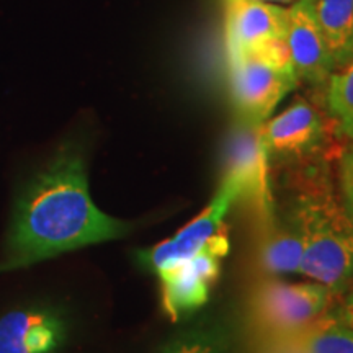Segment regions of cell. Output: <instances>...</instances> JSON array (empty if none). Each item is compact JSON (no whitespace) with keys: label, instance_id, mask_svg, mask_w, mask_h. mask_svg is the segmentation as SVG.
Wrapping results in <instances>:
<instances>
[{"label":"cell","instance_id":"cell-1","mask_svg":"<svg viewBox=\"0 0 353 353\" xmlns=\"http://www.w3.org/2000/svg\"><path fill=\"white\" fill-rule=\"evenodd\" d=\"M132 224L101 211L88 192L82 145L61 144L17 201L0 273L32 267L82 247L117 241Z\"/></svg>","mask_w":353,"mask_h":353},{"label":"cell","instance_id":"cell-2","mask_svg":"<svg viewBox=\"0 0 353 353\" xmlns=\"http://www.w3.org/2000/svg\"><path fill=\"white\" fill-rule=\"evenodd\" d=\"M281 174L286 192L281 218L303 244L299 275L341 298L353 288V219L334 187L329 162Z\"/></svg>","mask_w":353,"mask_h":353},{"label":"cell","instance_id":"cell-3","mask_svg":"<svg viewBox=\"0 0 353 353\" xmlns=\"http://www.w3.org/2000/svg\"><path fill=\"white\" fill-rule=\"evenodd\" d=\"M232 101L242 123L262 126L280 101L299 85L286 43L229 56Z\"/></svg>","mask_w":353,"mask_h":353},{"label":"cell","instance_id":"cell-4","mask_svg":"<svg viewBox=\"0 0 353 353\" xmlns=\"http://www.w3.org/2000/svg\"><path fill=\"white\" fill-rule=\"evenodd\" d=\"M332 128L314 103L303 97L294 99L283 112L259 128L268 167L283 172L329 162Z\"/></svg>","mask_w":353,"mask_h":353},{"label":"cell","instance_id":"cell-5","mask_svg":"<svg viewBox=\"0 0 353 353\" xmlns=\"http://www.w3.org/2000/svg\"><path fill=\"white\" fill-rule=\"evenodd\" d=\"M337 296L317 281H265L255 290L250 312L260 342L288 337L319 319Z\"/></svg>","mask_w":353,"mask_h":353},{"label":"cell","instance_id":"cell-6","mask_svg":"<svg viewBox=\"0 0 353 353\" xmlns=\"http://www.w3.org/2000/svg\"><path fill=\"white\" fill-rule=\"evenodd\" d=\"M245 190L247 183L244 175L241 172L229 169L208 206L167 241L138 250L136 254L138 263L145 270L157 275L183 260L192 259L218 234L219 229L223 228L224 218L231 211L237 198L245 193Z\"/></svg>","mask_w":353,"mask_h":353},{"label":"cell","instance_id":"cell-7","mask_svg":"<svg viewBox=\"0 0 353 353\" xmlns=\"http://www.w3.org/2000/svg\"><path fill=\"white\" fill-rule=\"evenodd\" d=\"M228 252L229 237L223 226L196 255L157 273L162 307L172 321L193 314L208 303L211 288L219 276L221 260Z\"/></svg>","mask_w":353,"mask_h":353},{"label":"cell","instance_id":"cell-8","mask_svg":"<svg viewBox=\"0 0 353 353\" xmlns=\"http://www.w3.org/2000/svg\"><path fill=\"white\" fill-rule=\"evenodd\" d=\"M285 43L299 82L324 87L335 65L317 23L314 0H296L291 6Z\"/></svg>","mask_w":353,"mask_h":353},{"label":"cell","instance_id":"cell-9","mask_svg":"<svg viewBox=\"0 0 353 353\" xmlns=\"http://www.w3.org/2000/svg\"><path fill=\"white\" fill-rule=\"evenodd\" d=\"M290 8L276 3L237 0L228 3L226 43L229 56L285 43Z\"/></svg>","mask_w":353,"mask_h":353},{"label":"cell","instance_id":"cell-10","mask_svg":"<svg viewBox=\"0 0 353 353\" xmlns=\"http://www.w3.org/2000/svg\"><path fill=\"white\" fill-rule=\"evenodd\" d=\"M64 322L48 309H19L0 317V353H56Z\"/></svg>","mask_w":353,"mask_h":353},{"label":"cell","instance_id":"cell-11","mask_svg":"<svg viewBox=\"0 0 353 353\" xmlns=\"http://www.w3.org/2000/svg\"><path fill=\"white\" fill-rule=\"evenodd\" d=\"M263 213V234L260 245V259L272 275H299L303 263V244L298 234L285 223L275 218L272 208Z\"/></svg>","mask_w":353,"mask_h":353},{"label":"cell","instance_id":"cell-12","mask_svg":"<svg viewBox=\"0 0 353 353\" xmlns=\"http://www.w3.org/2000/svg\"><path fill=\"white\" fill-rule=\"evenodd\" d=\"M316 19L335 70L353 61V0H314Z\"/></svg>","mask_w":353,"mask_h":353},{"label":"cell","instance_id":"cell-13","mask_svg":"<svg viewBox=\"0 0 353 353\" xmlns=\"http://www.w3.org/2000/svg\"><path fill=\"white\" fill-rule=\"evenodd\" d=\"M276 342L299 353H353V327L337 321L327 311L307 327L288 337L276 339Z\"/></svg>","mask_w":353,"mask_h":353},{"label":"cell","instance_id":"cell-14","mask_svg":"<svg viewBox=\"0 0 353 353\" xmlns=\"http://www.w3.org/2000/svg\"><path fill=\"white\" fill-rule=\"evenodd\" d=\"M325 110L335 134L353 141V61L329 77Z\"/></svg>","mask_w":353,"mask_h":353},{"label":"cell","instance_id":"cell-15","mask_svg":"<svg viewBox=\"0 0 353 353\" xmlns=\"http://www.w3.org/2000/svg\"><path fill=\"white\" fill-rule=\"evenodd\" d=\"M226 347V327L221 322L205 321L176 335L161 353H224Z\"/></svg>","mask_w":353,"mask_h":353},{"label":"cell","instance_id":"cell-16","mask_svg":"<svg viewBox=\"0 0 353 353\" xmlns=\"http://www.w3.org/2000/svg\"><path fill=\"white\" fill-rule=\"evenodd\" d=\"M339 196L343 208L353 219V143L343 148L339 156Z\"/></svg>","mask_w":353,"mask_h":353},{"label":"cell","instance_id":"cell-17","mask_svg":"<svg viewBox=\"0 0 353 353\" xmlns=\"http://www.w3.org/2000/svg\"><path fill=\"white\" fill-rule=\"evenodd\" d=\"M329 314L335 317L337 321L343 322V324L353 327V288L347 291L343 296H341V301L335 303L332 307L329 309Z\"/></svg>","mask_w":353,"mask_h":353},{"label":"cell","instance_id":"cell-18","mask_svg":"<svg viewBox=\"0 0 353 353\" xmlns=\"http://www.w3.org/2000/svg\"><path fill=\"white\" fill-rule=\"evenodd\" d=\"M259 353H299L293 348L285 345V343L276 342V341H268V342H260V350Z\"/></svg>","mask_w":353,"mask_h":353},{"label":"cell","instance_id":"cell-19","mask_svg":"<svg viewBox=\"0 0 353 353\" xmlns=\"http://www.w3.org/2000/svg\"><path fill=\"white\" fill-rule=\"evenodd\" d=\"M228 2H237V0H228ZM252 2H268V3H290L293 0H252Z\"/></svg>","mask_w":353,"mask_h":353}]
</instances>
